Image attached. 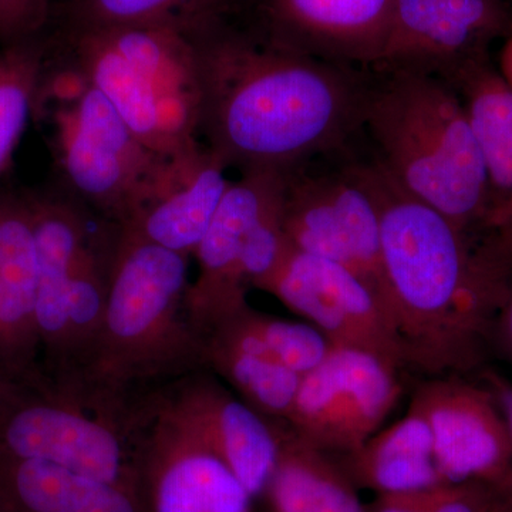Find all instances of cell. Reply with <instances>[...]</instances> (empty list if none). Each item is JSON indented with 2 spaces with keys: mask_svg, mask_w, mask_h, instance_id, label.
<instances>
[{
  "mask_svg": "<svg viewBox=\"0 0 512 512\" xmlns=\"http://www.w3.org/2000/svg\"><path fill=\"white\" fill-rule=\"evenodd\" d=\"M69 63L126 121L144 146L170 156L201 141L197 63L188 33L126 26L62 35Z\"/></svg>",
  "mask_w": 512,
  "mask_h": 512,
  "instance_id": "obj_5",
  "label": "cell"
},
{
  "mask_svg": "<svg viewBox=\"0 0 512 512\" xmlns=\"http://www.w3.org/2000/svg\"><path fill=\"white\" fill-rule=\"evenodd\" d=\"M488 488L493 494L495 512H512V471Z\"/></svg>",
  "mask_w": 512,
  "mask_h": 512,
  "instance_id": "obj_31",
  "label": "cell"
},
{
  "mask_svg": "<svg viewBox=\"0 0 512 512\" xmlns=\"http://www.w3.org/2000/svg\"><path fill=\"white\" fill-rule=\"evenodd\" d=\"M207 335L272 357L301 376L318 366L333 346L311 323L275 318L251 305L220 320Z\"/></svg>",
  "mask_w": 512,
  "mask_h": 512,
  "instance_id": "obj_26",
  "label": "cell"
},
{
  "mask_svg": "<svg viewBox=\"0 0 512 512\" xmlns=\"http://www.w3.org/2000/svg\"><path fill=\"white\" fill-rule=\"evenodd\" d=\"M36 303L37 256L32 221L0 264V363L13 376L30 377L33 373V360L40 348Z\"/></svg>",
  "mask_w": 512,
  "mask_h": 512,
  "instance_id": "obj_24",
  "label": "cell"
},
{
  "mask_svg": "<svg viewBox=\"0 0 512 512\" xmlns=\"http://www.w3.org/2000/svg\"><path fill=\"white\" fill-rule=\"evenodd\" d=\"M150 512H254V497L204 441L153 393L128 426Z\"/></svg>",
  "mask_w": 512,
  "mask_h": 512,
  "instance_id": "obj_10",
  "label": "cell"
},
{
  "mask_svg": "<svg viewBox=\"0 0 512 512\" xmlns=\"http://www.w3.org/2000/svg\"><path fill=\"white\" fill-rule=\"evenodd\" d=\"M188 35L198 134L228 168L286 173L343 153L363 131L370 70L276 45L235 16Z\"/></svg>",
  "mask_w": 512,
  "mask_h": 512,
  "instance_id": "obj_1",
  "label": "cell"
},
{
  "mask_svg": "<svg viewBox=\"0 0 512 512\" xmlns=\"http://www.w3.org/2000/svg\"><path fill=\"white\" fill-rule=\"evenodd\" d=\"M227 171L202 141L161 157L120 227L192 258L232 183Z\"/></svg>",
  "mask_w": 512,
  "mask_h": 512,
  "instance_id": "obj_17",
  "label": "cell"
},
{
  "mask_svg": "<svg viewBox=\"0 0 512 512\" xmlns=\"http://www.w3.org/2000/svg\"><path fill=\"white\" fill-rule=\"evenodd\" d=\"M357 488L377 495L412 493L444 484L434 457L433 437L423 414H406L379 430L342 464Z\"/></svg>",
  "mask_w": 512,
  "mask_h": 512,
  "instance_id": "obj_22",
  "label": "cell"
},
{
  "mask_svg": "<svg viewBox=\"0 0 512 512\" xmlns=\"http://www.w3.org/2000/svg\"><path fill=\"white\" fill-rule=\"evenodd\" d=\"M282 222L296 251L349 269L384 302L379 207L356 160L335 170L305 164L286 171Z\"/></svg>",
  "mask_w": 512,
  "mask_h": 512,
  "instance_id": "obj_8",
  "label": "cell"
},
{
  "mask_svg": "<svg viewBox=\"0 0 512 512\" xmlns=\"http://www.w3.org/2000/svg\"><path fill=\"white\" fill-rule=\"evenodd\" d=\"M504 2H507V0H504Z\"/></svg>",
  "mask_w": 512,
  "mask_h": 512,
  "instance_id": "obj_34",
  "label": "cell"
},
{
  "mask_svg": "<svg viewBox=\"0 0 512 512\" xmlns=\"http://www.w3.org/2000/svg\"><path fill=\"white\" fill-rule=\"evenodd\" d=\"M190 259L117 225L99 338L56 392L127 433L137 404L205 369L204 338L187 311Z\"/></svg>",
  "mask_w": 512,
  "mask_h": 512,
  "instance_id": "obj_3",
  "label": "cell"
},
{
  "mask_svg": "<svg viewBox=\"0 0 512 512\" xmlns=\"http://www.w3.org/2000/svg\"><path fill=\"white\" fill-rule=\"evenodd\" d=\"M285 173L251 171L229 184L194 258L198 276L187 292V311L205 333L220 320L249 305L239 276L242 249L255 225L281 198Z\"/></svg>",
  "mask_w": 512,
  "mask_h": 512,
  "instance_id": "obj_16",
  "label": "cell"
},
{
  "mask_svg": "<svg viewBox=\"0 0 512 512\" xmlns=\"http://www.w3.org/2000/svg\"><path fill=\"white\" fill-rule=\"evenodd\" d=\"M447 83L460 94L480 146L491 241L512 259V89L490 60Z\"/></svg>",
  "mask_w": 512,
  "mask_h": 512,
  "instance_id": "obj_19",
  "label": "cell"
},
{
  "mask_svg": "<svg viewBox=\"0 0 512 512\" xmlns=\"http://www.w3.org/2000/svg\"><path fill=\"white\" fill-rule=\"evenodd\" d=\"M433 437L444 484L493 485L512 471V440L490 390L460 376L424 377L412 396Z\"/></svg>",
  "mask_w": 512,
  "mask_h": 512,
  "instance_id": "obj_13",
  "label": "cell"
},
{
  "mask_svg": "<svg viewBox=\"0 0 512 512\" xmlns=\"http://www.w3.org/2000/svg\"><path fill=\"white\" fill-rule=\"evenodd\" d=\"M392 8L393 0H244L235 16L276 45L372 70Z\"/></svg>",
  "mask_w": 512,
  "mask_h": 512,
  "instance_id": "obj_14",
  "label": "cell"
},
{
  "mask_svg": "<svg viewBox=\"0 0 512 512\" xmlns=\"http://www.w3.org/2000/svg\"><path fill=\"white\" fill-rule=\"evenodd\" d=\"M32 202L29 194L0 192V264L25 229L32 225Z\"/></svg>",
  "mask_w": 512,
  "mask_h": 512,
  "instance_id": "obj_29",
  "label": "cell"
},
{
  "mask_svg": "<svg viewBox=\"0 0 512 512\" xmlns=\"http://www.w3.org/2000/svg\"><path fill=\"white\" fill-rule=\"evenodd\" d=\"M37 113L50 114L56 164L70 197L104 221L123 224L163 156L138 140L79 70L52 55Z\"/></svg>",
  "mask_w": 512,
  "mask_h": 512,
  "instance_id": "obj_6",
  "label": "cell"
},
{
  "mask_svg": "<svg viewBox=\"0 0 512 512\" xmlns=\"http://www.w3.org/2000/svg\"><path fill=\"white\" fill-rule=\"evenodd\" d=\"M57 0H0V40L8 43L39 35Z\"/></svg>",
  "mask_w": 512,
  "mask_h": 512,
  "instance_id": "obj_28",
  "label": "cell"
},
{
  "mask_svg": "<svg viewBox=\"0 0 512 512\" xmlns=\"http://www.w3.org/2000/svg\"><path fill=\"white\" fill-rule=\"evenodd\" d=\"M57 2H59V0H57Z\"/></svg>",
  "mask_w": 512,
  "mask_h": 512,
  "instance_id": "obj_35",
  "label": "cell"
},
{
  "mask_svg": "<svg viewBox=\"0 0 512 512\" xmlns=\"http://www.w3.org/2000/svg\"><path fill=\"white\" fill-rule=\"evenodd\" d=\"M49 55L50 42L40 33L8 43L0 53V174L35 114Z\"/></svg>",
  "mask_w": 512,
  "mask_h": 512,
  "instance_id": "obj_27",
  "label": "cell"
},
{
  "mask_svg": "<svg viewBox=\"0 0 512 512\" xmlns=\"http://www.w3.org/2000/svg\"><path fill=\"white\" fill-rule=\"evenodd\" d=\"M244 0H59L62 35L126 26H161L184 33L235 16ZM53 8V9H55Z\"/></svg>",
  "mask_w": 512,
  "mask_h": 512,
  "instance_id": "obj_23",
  "label": "cell"
},
{
  "mask_svg": "<svg viewBox=\"0 0 512 512\" xmlns=\"http://www.w3.org/2000/svg\"><path fill=\"white\" fill-rule=\"evenodd\" d=\"M356 165L379 207L384 302L404 369L471 372L491 348L512 262L404 191L375 158Z\"/></svg>",
  "mask_w": 512,
  "mask_h": 512,
  "instance_id": "obj_2",
  "label": "cell"
},
{
  "mask_svg": "<svg viewBox=\"0 0 512 512\" xmlns=\"http://www.w3.org/2000/svg\"><path fill=\"white\" fill-rule=\"evenodd\" d=\"M512 32L504 0H393L389 28L370 72L434 76L450 82Z\"/></svg>",
  "mask_w": 512,
  "mask_h": 512,
  "instance_id": "obj_11",
  "label": "cell"
},
{
  "mask_svg": "<svg viewBox=\"0 0 512 512\" xmlns=\"http://www.w3.org/2000/svg\"><path fill=\"white\" fill-rule=\"evenodd\" d=\"M258 291L308 320L333 346L366 350L404 369L402 345L386 305L342 265L292 247Z\"/></svg>",
  "mask_w": 512,
  "mask_h": 512,
  "instance_id": "obj_12",
  "label": "cell"
},
{
  "mask_svg": "<svg viewBox=\"0 0 512 512\" xmlns=\"http://www.w3.org/2000/svg\"><path fill=\"white\" fill-rule=\"evenodd\" d=\"M279 451L262 498L269 512H369L356 484L332 454L302 440L276 420Z\"/></svg>",
  "mask_w": 512,
  "mask_h": 512,
  "instance_id": "obj_21",
  "label": "cell"
},
{
  "mask_svg": "<svg viewBox=\"0 0 512 512\" xmlns=\"http://www.w3.org/2000/svg\"><path fill=\"white\" fill-rule=\"evenodd\" d=\"M363 130L394 183L474 241L494 245L480 146L450 84L424 74L372 72Z\"/></svg>",
  "mask_w": 512,
  "mask_h": 512,
  "instance_id": "obj_4",
  "label": "cell"
},
{
  "mask_svg": "<svg viewBox=\"0 0 512 512\" xmlns=\"http://www.w3.org/2000/svg\"><path fill=\"white\" fill-rule=\"evenodd\" d=\"M399 367L366 350L332 346L301 377L288 426L325 453L349 456L382 427L402 396Z\"/></svg>",
  "mask_w": 512,
  "mask_h": 512,
  "instance_id": "obj_9",
  "label": "cell"
},
{
  "mask_svg": "<svg viewBox=\"0 0 512 512\" xmlns=\"http://www.w3.org/2000/svg\"><path fill=\"white\" fill-rule=\"evenodd\" d=\"M498 72L512 89V32L505 37V43L500 53V69H498Z\"/></svg>",
  "mask_w": 512,
  "mask_h": 512,
  "instance_id": "obj_32",
  "label": "cell"
},
{
  "mask_svg": "<svg viewBox=\"0 0 512 512\" xmlns=\"http://www.w3.org/2000/svg\"><path fill=\"white\" fill-rule=\"evenodd\" d=\"M29 195L37 256V328L53 384L66 369L67 298L74 268L94 234L87 217L89 210L74 198Z\"/></svg>",
  "mask_w": 512,
  "mask_h": 512,
  "instance_id": "obj_18",
  "label": "cell"
},
{
  "mask_svg": "<svg viewBox=\"0 0 512 512\" xmlns=\"http://www.w3.org/2000/svg\"><path fill=\"white\" fill-rule=\"evenodd\" d=\"M0 512H150L146 495L45 461L0 456Z\"/></svg>",
  "mask_w": 512,
  "mask_h": 512,
  "instance_id": "obj_20",
  "label": "cell"
},
{
  "mask_svg": "<svg viewBox=\"0 0 512 512\" xmlns=\"http://www.w3.org/2000/svg\"><path fill=\"white\" fill-rule=\"evenodd\" d=\"M39 393L0 392V456L45 461L144 493L133 437L45 383Z\"/></svg>",
  "mask_w": 512,
  "mask_h": 512,
  "instance_id": "obj_7",
  "label": "cell"
},
{
  "mask_svg": "<svg viewBox=\"0 0 512 512\" xmlns=\"http://www.w3.org/2000/svg\"><path fill=\"white\" fill-rule=\"evenodd\" d=\"M491 346H495L512 363V278L495 316Z\"/></svg>",
  "mask_w": 512,
  "mask_h": 512,
  "instance_id": "obj_30",
  "label": "cell"
},
{
  "mask_svg": "<svg viewBox=\"0 0 512 512\" xmlns=\"http://www.w3.org/2000/svg\"><path fill=\"white\" fill-rule=\"evenodd\" d=\"M205 369L228 384L242 402L269 420H288L301 375L272 357L204 336Z\"/></svg>",
  "mask_w": 512,
  "mask_h": 512,
  "instance_id": "obj_25",
  "label": "cell"
},
{
  "mask_svg": "<svg viewBox=\"0 0 512 512\" xmlns=\"http://www.w3.org/2000/svg\"><path fill=\"white\" fill-rule=\"evenodd\" d=\"M503 402V413L505 420H507L512 440V389L503 394Z\"/></svg>",
  "mask_w": 512,
  "mask_h": 512,
  "instance_id": "obj_33",
  "label": "cell"
},
{
  "mask_svg": "<svg viewBox=\"0 0 512 512\" xmlns=\"http://www.w3.org/2000/svg\"><path fill=\"white\" fill-rule=\"evenodd\" d=\"M156 394L175 419L227 464L254 500L262 498L278 458L276 420L252 410L208 369L181 377Z\"/></svg>",
  "mask_w": 512,
  "mask_h": 512,
  "instance_id": "obj_15",
  "label": "cell"
}]
</instances>
